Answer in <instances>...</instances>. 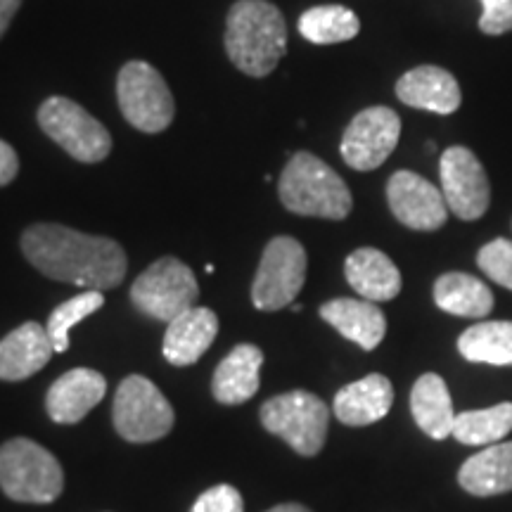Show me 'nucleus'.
I'll use <instances>...</instances> for the list:
<instances>
[{
	"instance_id": "2f4dec72",
	"label": "nucleus",
	"mask_w": 512,
	"mask_h": 512,
	"mask_svg": "<svg viewBox=\"0 0 512 512\" xmlns=\"http://www.w3.org/2000/svg\"><path fill=\"white\" fill-rule=\"evenodd\" d=\"M17 171H19L17 152L12 150L10 143H5V140H0V188H3V185H8V183L15 181Z\"/></svg>"
},
{
	"instance_id": "ddd939ff",
	"label": "nucleus",
	"mask_w": 512,
	"mask_h": 512,
	"mask_svg": "<svg viewBox=\"0 0 512 512\" xmlns=\"http://www.w3.org/2000/svg\"><path fill=\"white\" fill-rule=\"evenodd\" d=\"M387 202L396 221L413 230H439L448 219L441 188L413 171H396L387 183Z\"/></svg>"
},
{
	"instance_id": "5701e85b",
	"label": "nucleus",
	"mask_w": 512,
	"mask_h": 512,
	"mask_svg": "<svg viewBox=\"0 0 512 512\" xmlns=\"http://www.w3.org/2000/svg\"><path fill=\"white\" fill-rule=\"evenodd\" d=\"M411 413L427 437L441 441L453 434L456 413H453L446 382L437 373H425L415 380L411 392Z\"/></svg>"
},
{
	"instance_id": "7c9ffc66",
	"label": "nucleus",
	"mask_w": 512,
	"mask_h": 512,
	"mask_svg": "<svg viewBox=\"0 0 512 512\" xmlns=\"http://www.w3.org/2000/svg\"><path fill=\"white\" fill-rule=\"evenodd\" d=\"M479 29L489 36H501L512 31V0H496L489 10H482Z\"/></svg>"
},
{
	"instance_id": "0eeeda50",
	"label": "nucleus",
	"mask_w": 512,
	"mask_h": 512,
	"mask_svg": "<svg viewBox=\"0 0 512 512\" xmlns=\"http://www.w3.org/2000/svg\"><path fill=\"white\" fill-rule=\"evenodd\" d=\"M200 299V285L188 264L176 256H164L140 273L131 285V302L147 318L171 323Z\"/></svg>"
},
{
	"instance_id": "f3484780",
	"label": "nucleus",
	"mask_w": 512,
	"mask_h": 512,
	"mask_svg": "<svg viewBox=\"0 0 512 512\" xmlns=\"http://www.w3.org/2000/svg\"><path fill=\"white\" fill-rule=\"evenodd\" d=\"M396 98L403 105L434 114H453L460 107V86L446 69L425 64L406 72L396 81Z\"/></svg>"
},
{
	"instance_id": "dca6fc26",
	"label": "nucleus",
	"mask_w": 512,
	"mask_h": 512,
	"mask_svg": "<svg viewBox=\"0 0 512 512\" xmlns=\"http://www.w3.org/2000/svg\"><path fill=\"white\" fill-rule=\"evenodd\" d=\"M219 335V316L204 306H192L166 328L162 354L171 366H192L207 354Z\"/></svg>"
},
{
	"instance_id": "7ed1b4c3",
	"label": "nucleus",
	"mask_w": 512,
	"mask_h": 512,
	"mask_svg": "<svg viewBox=\"0 0 512 512\" xmlns=\"http://www.w3.org/2000/svg\"><path fill=\"white\" fill-rule=\"evenodd\" d=\"M278 195L285 209L297 216L342 221L354 207L342 176L311 152H297L290 157L280 176Z\"/></svg>"
},
{
	"instance_id": "4be33fe9",
	"label": "nucleus",
	"mask_w": 512,
	"mask_h": 512,
	"mask_svg": "<svg viewBox=\"0 0 512 512\" xmlns=\"http://www.w3.org/2000/svg\"><path fill=\"white\" fill-rule=\"evenodd\" d=\"M458 484L472 496H498L512 491V441L491 444L467 458L458 472Z\"/></svg>"
},
{
	"instance_id": "9b49d317",
	"label": "nucleus",
	"mask_w": 512,
	"mask_h": 512,
	"mask_svg": "<svg viewBox=\"0 0 512 512\" xmlns=\"http://www.w3.org/2000/svg\"><path fill=\"white\" fill-rule=\"evenodd\" d=\"M441 192L448 211L463 221L482 219L491 202V185L477 155L467 147H448L439 162Z\"/></svg>"
},
{
	"instance_id": "aec40b11",
	"label": "nucleus",
	"mask_w": 512,
	"mask_h": 512,
	"mask_svg": "<svg viewBox=\"0 0 512 512\" xmlns=\"http://www.w3.org/2000/svg\"><path fill=\"white\" fill-rule=\"evenodd\" d=\"M320 318L363 351L380 347L384 332H387V318L382 309L368 299H332L320 306Z\"/></svg>"
},
{
	"instance_id": "f8f14e48",
	"label": "nucleus",
	"mask_w": 512,
	"mask_h": 512,
	"mask_svg": "<svg viewBox=\"0 0 512 512\" xmlns=\"http://www.w3.org/2000/svg\"><path fill=\"white\" fill-rule=\"evenodd\" d=\"M401 136L399 114L389 107L358 112L342 136V159L356 171H373L387 162Z\"/></svg>"
},
{
	"instance_id": "423d86ee",
	"label": "nucleus",
	"mask_w": 512,
	"mask_h": 512,
	"mask_svg": "<svg viewBox=\"0 0 512 512\" xmlns=\"http://www.w3.org/2000/svg\"><path fill=\"white\" fill-rule=\"evenodd\" d=\"M114 430L131 444H152L174 427V408L159 387L143 375H131L119 384L112 406Z\"/></svg>"
},
{
	"instance_id": "1a4fd4ad",
	"label": "nucleus",
	"mask_w": 512,
	"mask_h": 512,
	"mask_svg": "<svg viewBox=\"0 0 512 512\" xmlns=\"http://www.w3.org/2000/svg\"><path fill=\"white\" fill-rule=\"evenodd\" d=\"M38 126L79 162H102L112 152L110 131L93 114L62 95H53L38 107Z\"/></svg>"
},
{
	"instance_id": "f257e3e1",
	"label": "nucleus",
	"mask_w": 512,
	"mask_h": 512,
	"mask_svg": "<svg viewBox=\"0 0 512 512\" xmlns=\"http://www.w3.org/2000/svg\"><path fill=\"white\" fill-rule=\"evenodd\" d=\"M22 252L50 280L86 290H114L126 278L128 261L119 242L60 223H36L24 230Z\"/></svg>"
},
{
	"instance_id": "412c9836",
	"label": "nucleus",
	"mask_w": 512,
	"mask_h": 512,
	"mask_svg": "<svg viewBox=\"0 0 512 512\" xmlns=\"http://www.w3.org/2000/svg\"><path fill=\"white\" fill-rule=\"evenodd\" d=\"M347 283L368 302H392L401 292V273L387 254L373 247H361L347 256Z\"/></svg>"
},
{
	"instance_id": "6e6552de",
	"label": "nucleus",
	"mask_w": 512,
	"mask_h": 512,
	"mask_svg": "<svg viewBox=\"0 0 512 512\" xmlns=\"http://www.w3.org/2000/svg\"><path fill=\"white\" fill-rule=\"evenodd\" d=\"M117 98L128 124L143 133H159L171 126L176 102L169 86L152 64L133 60L117 76Z\"/></svg>"
},
{
	"instance_id": "cd10ccee",
	"label": "nucleus",
	"mask_w": 512,
	"mask_h": 512,
	"mask_svg": "<svg viewBox=\"0 0 512 512\" xmlns=\"http://www.w3.org/2000/svg\"><path fill=\"white\" fill-rule=\"evenodd\" d=\"M102 304H105V294L100 290H86L79 297L60 304L50 313L46 330L50 342H53L55 354H64L69 349V332H72L74 325H79L81 320H86L95 311H100Z\"/></svg>"
},
{
	"instance_id": "6ab92c4d",
	"label": "nucleus",
	"mask_w": 512,
	"mask_h": 512,
	"mask_svg": "<svg viewBox=\"0 0 512 512\" xmlns=\"http://www.w3.org/2000/svg\"><path fill=\"white\" fill-rule=\"evenodd\" d=\"M264 351L254 344H238L214 370L211 394L223 406H240L254 399L261 387Z\"/></svg>"
},
{
	"instance_id": "473e14b6",
	"label": "nucleus",
	"mask_w": 512,
	"mask_h": 512,
	"mask_svg": "<svg viewBox=\"0 0 512 512\" xmlns=\"http://www.w3.org/2000/svg\"><path fill=\"white\" fill-rule=\"evenodd\" d=\"M19 8H22V0H0V38L10 29L12 17L17 15Z\"/></svg>"
},
{
	"instance_id": "a211bd4d",
	"label": "nucleus",
	"mask_w": 512,
	"mask_h": 512,
	"mask_svg": "<svg viewBox=\"0 0 512 512\" xmlns=\"http://www.w3.org/2000/svg\"><path fill=\"white\" fill-rule=\"evenodd\" d=\"M394 403V387L387 377L373 373L342 387L332 403L335 418L342 425L366 427L387 418Z\"/></svg>"
},
{
	"instance_id": "c85d7f7f",
	"label": "nucleus",
	"mask_w": 512,
	"mask_h": 512,
	"mask_svg": "<svg viewBox=\"0 0 512 512\" xmlns=\"http://www.w3.org/2000/svg\"><path fill=\"white\" fill-rule=\"evenodd\" d=\"M477 266L505 290H512V240L498 238L484 245L477 254Z\"/></svg>"
},
{
	"instance_id": "9d476101",
	"label": "nucleus",
	"mask_w": 512,
	"mask_h": 512,
	"mask_svg": "<svg viewBox=\"0 0 512 512\" xmlns=\"http://www.w3.org/2000/svg\"><path fill=\"white\" fill-rule=\"evenodd\" d=\"M306 280V249L290 235L273 238L264 249L252 285V302L259 311L292 306Z\"/></svg>"
},
{
	"instance_id": "20e7f679",
	"label": "nucleus",
	"mask_w": 512,
	"mask_h": 512,
	"mask_svg": "<svg viewBox=\"0 0 512 512\" xmlns=\"http://www.w3.org/2000/svg\"><path fill=\"white\" fill-rule=\"evenodd\" d=\"M0 489L17 503H53L64 489L60 460L31 439L5 441L0 446Z\"/></svg>"
},
{
	"instance_id": "39448f33",
	"label": "nucleus",
	"mask_w": 512,
	"mask_h": 512,
	"mask_svg": "<svg viewBox=\"0 0 512 512\" xmlns=\"http://www.w3.org/2000/svg\"><path fill=\"white\" fill-rule=\"evenodd\" d=\"M259 418L266 432L283 439L292 451L304 458L318 456L328 439V403L304 389H294V392L268 399L261 406Z\"/></svg>"
},
{
	"instance_id": "f704fd0d",
	"label": "nucleus",
	"mask_w": 512,
	"mask_h": 512,
	"mask_svg": "<svg viewBox=\"0 0 512 512\" xmlns=\"http://www.w3.org/2000/svg\"><path fill=\"white\" fill-rule=\"evenodd\" d=\"M494 3H496V0H482V8H484V10H489L491 5H494Z\"/></svg>"
},
{
	"instance_id": "c756f323",
	"label": "nucleus",
	"mask_w": 512,
	"mask_h": 512,
	"mask_svg": "<svg viewBox=\"0 0 512 512\" xmlns=\"http://www.w3.org/2000/svg\"><path fill=\"white\" fill-rule=\"evenodd\" d=\"M190 512H245V501L235 486L219 484L204 491Z\"/></svg>"
},
{
	"instance_id": "f03ea898",
	"label": "nucleus",
	"mask_w": 512,
	"mask_h": 512,
	"mask_svg": "<svg viewBox=\"0 0 512 512\" xmlns=\"http://www.w3.org/2000/svg\"><path fill=\"white\" fill-rule=\"evenodd\" d=\"M226 53L242 74L264 79L287 50L283 12L268 0H238L226 19Z\"/></svg>"
},
{
	"instance_id": "72a5a7b5",
	"label": "nucleus",
	"mask_w": 512,
	"mask_h": 512,
	"mask_svg": "<svg viewBox=\"0 0 512 512\" xmlns=\"http://www.w3.org/2000/svg\"><path fill=\"white\" fill-rule=\"evenodd\" d=\"M266 512H311L306 505H299V503H283V505H275V508L266 510Z\"/></svg>"
},
{
	"instance_id": "b1692460",
	"label": "nucleus",
	"mask_w": 512,
	"mask_h": 512,
	"mask_svg": "<svg viewBox=\"0 0 512 512\" xmlns=\"http://www.w3.org/2000/svg\"><path fill=\"white\" fill-rule=\"evenodd\" d=\"M434 302L460 318H486L494 311V292L475 275L444 273L434 283Z\"/></svg>"
},
{
	"instance_id": "bb28decb",
	"label": "nucleus",
	"mask_w": 512,
	"mask_h": 512,
	"mask_svg": "<svg viewBox=\"0 0 512 512\" xmlns=\"http://www.w3.org/2000/svg\"><path fill=\"white\" fill-rule=\"evenodd\" d=\"M358 29H361V22L356 12L344 5H318L299 17V34L318 46L351 41L358 36Z\"/></svg>"
},
{
	"instance_id": "393cba45",
	"label": "nucleus",
	"mask_w": 512,
	"mask_h": 512,
	"mask_svg": "<svg viewBox=\"0 0 512 512\" xmlns=\"http://www.w3.org/2000/svg\"><path fill=\"white\" fill-rule=\"evenodd\" d=\"M458 351L470 363L512 366V323L489 320L467 328L458 339Z\"/></svg>"
},
{
	"instance_id": "2eb2a0df",
	"label": "nucleus",
	"mask_w": 512,
	"mask_h": 512,
	"mask_svg": "<svg viewBox=\"0 0 512 512\" xmlns=\"http://www.w3.org/2000/svg\"><path fill=\"white\" fill-rule=\"evenodd\" d=\"M55 354L46 325L27 320L0 339V380L22 382L48 366Z\"/></svg>"
},
{
	"instance_id": "a878e982",
	"label": "nucleus",
	"mask_w": 512,
	"mask_h": 512,
	"mask_svg": "<svg viewBox=\"0 0 512 512\" xmlns=\"http://www.w3.org/2000/svg\"><path fill=\"white\" fill-rule=\"evenodd\" d=\"M512 432V403L503 401L498 406L482 411H465L456 415L453 437L465 446H491L498 444Z\"/></svg>"
},
{
	"instance_id": "4468645a",
	"label": "nucleus",
	"mask_w": 512,
	"mask_h": 512,
	"mask_svg": "<svg viewBox=\"0 0 512 512\" xmlns=\"http://www.w3.org/2000/svg\"><path fill=\"white\" fill-rule=\"evenodd\" d=\"M107 380L93 368H74L48 389L46 411L57 425H76L105 399Z\"/></svg>"
}]
</instances>
